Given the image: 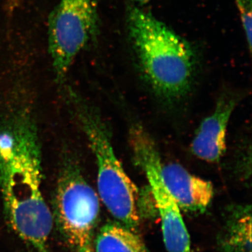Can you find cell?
Returning <instances> with one entry per match:
<instances>
[{
    "mask_svg": "<svg viewBox=\"0 0 252 252\" xmlns=\"http://www.w3.org/2000/svg\"><path fill=\"white\" fill-rule=\"evenodd\" d=\"M237 6L241 19L242 25L247 42L249 47V51H252V0H235Z\"/></svg>",
    "mask_w": 252,
    "mask_h": 252,
    "instance_id": "obj_11",
    "label": "cell"
},
{
    "mask_svg": "<svg viewBox=\"0 0 252 252\" xmlns=\"http://www.w3.org/2000/svg\"><path fill=\"white\" fill-rule=\"evenodd\" d=\"M77 252H94L91 244L77 248Z\"/></svg>",
    "mask_w": 252,
    "mask_h": 252,
    "instance_id": "obj_12",
    "label": "cell"
},
{
    "mask_svg": "<svg viewBox=\"0 0 252 252\" xmlns=\"http://www.w3.org/2000/svg\"><path fill=\"white\" fill-rule=\"evenodd\" d=\"M161 177L180 208L187 211L203 212L211 203L214 195L211 182L192 175L182 165L162 164Z\"/></svg>",
    "mask_w": 252,
    "mask_h": 252,
    "instance_id": "obj_8",
    "label": "cell"
},
{
    "mask_svg": "<svg viewBox=\"0 0 252 252\" xmlns=\"http://www.w3.org/2000/svg\"><path fill=\"white\" fill-rule=\"evenodd\" d=\"M96 0H59L49 17L48 44L56 79L64 80L97 28Z\"/></svg>",
    "mask_w": 252,
    "mask_h": 252,
    "instance_id": "obj_4",
    "label": "cell"
},
{
    "mask_svg": "<svg viewBox=\"0 0 252 252\" xmlns=\"http://www.w3.org/2000/svg\"><path fill=\"white\" fill-rule=\"evenodd\" d=\"M132 1H138V2H146L149 0H132Z\"/></svg>",
    "mask_w": 252,
    "mask_h": 252,
    "instance_id": "obj_13",
    "label": "cell"
},
{
    "mask_svg": "<svg viewBox=\"0 0 252 252\" xmlns=\"http://www.w3.org/2000/svg\"></svg>",
    "mask_w": 252,
    "mask_h": 252,
    "instance_id": "obj_14",
    "label": "cell"
},
{
    "mask_svg": "<svg viewBox=\"0 0 252 252\" xmlns=\"http://www.w3.org/2000/svg\"><path fill=\"white\" fill-rule=\"evenodd\" d=\"M225 252H252L250 207H239L230 216L223 240Z\"/></svg>",
    "mask_w": 252,
    "mask_h": 252,
    "instance_id": "obj_10",
    "label": "cell"
},
{
    "mask_svg": "<svg viewBox=\"0 0 252 252\" xmlns=\"http://www.w3.org/2000/svg\"><path fill=\"white\" fill-rule=\"evenodd\" d=\"M96 252H148L135 230L119 223L104 225L94 240Z\"/></svg>",
    "mask_w": 252,
    "mask_h": 252,
    "instance_id": "obj_9",
    "label": "cell"
},
{
    "mask_svg": "<svg viewBox=\"0 0 252 252\" xmlns=\"http://www.w3.org/2000/svg\"><path fill=\"white\" fill-rule=\"evenodd\" d=\"M55 216L68 243L76 248L91 244L99 212L97 193L77 162L67 160L60 172L54 199Z\"/></svg>",
    "mask_w": 252,
    "mask_h": 252,
    "instance_id": "obj_5",
    "label": "cell"
},
{
    "mask_svg": "<svg viewBox=\"0 0 252 252\" xmlns=\"http://www.w3.org/2000/svg\"><path fill=\"white\" fill-rule=\"evenodd\" d=\"M39 136L27 111L0 126V193L13 229L39 252H46L53 217L42 190Z\"/></svg>",
    "mask_w": 252,
    "mask_h": 252,
    "instance_id": "obj_1",
    "label": "cell"
},
{
    "mask_svg": "<svg viewBox=\"0 0 252 252\" xmlns=\"http://www.w3.org/2000/svg\"><path fill=\"white\" fill-rule=\"evenodd\" d=\"M72 102L76 117L95 157L99 196L119 223L135 230L140 223L138 189L117 158L100 119L78 97L72 99Z\"/></svg>",
    "mask_w": 252,
    "mask_h": 252,
    "instance_id": "obj_3",
    "label": "cell"
},
{
    "mask_svg": "<svg viewBox=\"0 0 252 252\" xmlns=\"http://www.w3.org/2000/svg\"><path fill=\"white\" fill-rule=\"evenodd\" d=\"M128 27L147 80L158 94L178 98L189 91L194 69L190 44L152 15L133 8Z\"/></svg>",
    "mask_w": 252,
    "mask_h": 252,
    "instance_id": "obj_2",
    "label": "cell"
},
{
    "mask_svg": "<svg viewBox=\"0 0 252 252\" xmlns=\"http://www.w3.org/2000/svg\"><path fill=\"white\" fill-rule=\"evenodd\" d=\"M236 104L235 97L223 96L214 112L204 119L192 141V153L195 157L208 162H218L223 157L228 123Z\"/></svg>",
    "mask_w": 252,
    "mask_h": 252,
    "instance_id": "obj_7",
    "label": "cell"
},
{
    "mask_svg": "<svg viewBox=\"0 0 252 252\" xmlns=\"http://www.w3.org/2000/svg\"><path fill=\"white\" fill-rule=\"evenodd\" d=\"M130 140L136 161L145 173L157 204L167 251L191 252L190 237L180 207L162 181V162L155 144L140 127L132 130Z\"/></svg>",
    "mask_w": 252,
    "mask_h": 252,
    "instance_id": "obj_6",
    "label": "cell"
}]
</instances>
